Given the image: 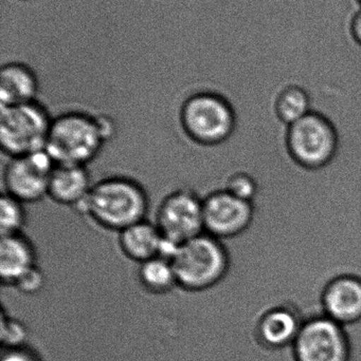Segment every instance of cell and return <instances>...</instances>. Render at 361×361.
Masks as SVG:
<instances>
[{"label":"cell","mask_w":361,"mask_h":361,"mask_svg":"<svg viewBox=\"0 0 361 361\" xmlns=\"http://www.w3.org/2000/svg\"><path fill=\"white\" fill-rule=\"evenodd\" d=\"M114 133L108 116L71 110L53 118L45 150L55 164L88 166Z\"/></svg>","instance_id":"cell-1"},{"label":"cell","mask_w":361,"mask_h":361,"mask_svg":"<svg viewBox=\"0 0 361 361\" xmlns=\"http://www.w3.org/2000/svg\"><path fill=\"white\" fill-rule=\"evenodd\" d=\"M148 195L138 180L125 176H112L93 184L78 212L105 231L120 233L146 219Z\"/></svg>","instance_id":"cell-2"},{"label":"cell","mask_w":361,"mask_h":361,"mask_svg":"<svg viewBox=\"0 0 361 361\" xmlns=\"http://www.w3.org/2000/svg\"><path fill=\"white\" fill-rule=\"evenodd\" d=\"M171 262L178 288L191 293L216 288L231 271L228 246L206 233L178 246Z\"/></svg>","instance_id":"cell-3"},{"label":"cell","mask_w":361,"mask_h":361,"mask_svg":"<svg viewBox=\"0 0 361 361\" xmlns=\"http://www.w3.org/2000/svg\"><path fill=\"white\" fill-rule=\"evenodd\" d=\"M179 124L186 137L196 145L222 147L235 135L237 112L226 95L216 91H201L182 103Z\"/></svg>","instance_id":"cell-4"},{"label":"cell","mask_w":361,"mask_h":361,"mask_svg":"<svg viewBox=\"0 0 361 361\" xmlns=\"http://www.w3.org/2000/svg\"><path fill=\"white\" fill-rule=\"evenodd\" d=\"M53 118L40 102L2 107L0 146L8 158L46 149Z\"/></svg>","instance_id":"cell-5"},{"label":"cell","mask_w":361,"mask_h":361,"mask_svg":"<svg viewBox=\"0 0 361 361\" xmlns=\"http://www.w3.org/2000/svg\"><path fill=\"white\" fill-rule=\"evenodd\" d=\"M154 223L165 241L182 245L205 233L203 199L191 189H176L159 204Z\"/></svg>","instance_id":"cell-6"},{"label":"cell","mask_w":361,"mask_h":361,"mask_svg":"<svg viewBox=\"0 0 361 361\" xmlns=\"http://www.w3.org/2000/svg\"><path fill=\"white\" fill-rule=\"evenodd\" d=\"M288 146L297 162L307 169H321L334 159L338 135L326 118L311 112L290 125Z\"/></svg>","instance_id":"cell-7"},{"label":"cell","mask_w":361,"mask_h":361,"mask_svg":"<svg viewBox=\"0 0 361 361\" xmlns=\"http://www.w3.org/2000/svg\"><path fill=\"white\" fill-rule=\"evenodd\" d=\"M296 361H348L350 343L343 326L326 315L303 322L295 341Z\"/></svg>","instance_id":"cell-8"},{"label":"cell","mask_w":361,"mask_h":361,"mask_svg":"<svg viewBox=\"0 0 361 361\" xmlns=\"http://www.w3.org/2000/svg\"><path fill=\"white\" fill-rule=\"evenodd\" d=\"M54 165L46 150L8 158L2 171L4 192L25 204L40 202L48 195L49 179Z\"/></svg>","instance_id":"cell-9"},{"label":"cell","mask_w":361,"mask_h":361,"mask_svg":"<svg viewBox=\"0 0 361 361\" xmlns=\"http://www.w3.org/2000/svg\"><path fill=\"white\" fill-rule=\"evenodd\" d=\"M205 233L229 241L247 231L254 219V205L223 188H215L203 197Z\"/></svg>","instance_id":"cell-10"},{"label":"cell","mask_w":361,"mask_h":361,"mask_svg":"<svg viewBox=\"0 0 361 361\" xmlns=\"http://www.w3.org/2000/svg\"><path fill=\"white\" fill-rule=\"evenodd\" d=\"M324 315L341 326L361 320V279L343 276L333 280L322 295Z\"/></svg>","instance_id":"cell-11"},{"label":"cell","mask_w":361,"mask_h":361,"mask_svg":"<svg viewBox=\"0 0 361 361\" xmlns=\"http://www.w3.org/2000/svg\"><path fill=\"white\" fill-rule=\"evenodd\" d=\"M303 322L290 305H277L263 312L256 324V336L264 347L282 349L294 345Z\"/></svg>","instance_id":"cell-12"},{"label":"cell","mask_w":361,"mask_h":361,"mask_svg":"<svg viewBox=\"0 0 361 361\" xmlns=\"http://www.w3.org/2000/svg\"><path fill=\"white\" fill-rule=\"evenodd\" d=\"M93 184L87 166L55 164L49 179L47 197L59 205L78 209L88 197Z\"/></svg>","instance_id":"cell-13"},{"label":"cell","mask_w":361,"mask_h":361,"mask_svg":"<svg viewBox=\"0 0 361 361\" xmlns=\"http://www.w3.org/2000/svg\"><path fill=\"white\" fill-rule=\"evenodd\" d=\"M38 267L37 252L25 235H2L0 242V280L2 286L15 288L17 282Z\"/></svg>","instance_id":"cell-14"},{"label":"cell","mask_w":361,"mask_h":361,"mask_svg":"<svg viewBox=\"0 0 361 361\" xmlns=\"http://www.w3.org/2000/svg\"><path fill=\"white\" fill-rule=\"evenodd\" d=\"M118 245L125 258L141 264L161 257L165 239L156 224L144 219L118 233Z\"/></svg>","instance_id":"cell-15"},{"label":"cell","mask_w":361,"mask_h":361,"mask_svg":"<svg viewBox=\"0 0 361 361\" xmlns=\"http://www.w3.org/2000/svg\"><path fill=\"white\" fill-rule=\"evenodd\" d=\"M38 82L35 73L23 63H8L0 72V104L2 107L36 101Z\"/></svg>","instance_id":"cell-16"},{"label":"cell","mask_w":361,"mask_h":361,"mask_svg":"<svg viewBox=\"0 0 361 361\" xmlns=\"http://www.w3.org/2000/svg\"><path fill=\"white\" fill-rule=\"evenodd\" d=\"M138 265V282L146 292L152 295H165L178 288L170 259L157 257Z\"/></svg>","instance_id":"cell-17"},{"label":"cell","mask_w":361,"mask_h":361,"mask_svg":"<svg viewBox=\"0 0 361 361\" xmlns=\"http://www.w3.org/2000/svg\"><path fill=\"white\" fill-rule=\"evenodd\" d=\"M277 110L282 121L290 126L311 114V97L301 87H288L280 93Z\"/></svg>","instance_id":"cell-18"},{"label":"cell","mask_w":361,"mask_h":361,"mask_svg":"<svg viewBox=\"0 0 361 361\" xmlns=\"http://www.w3.org/2000/svg\"><path fill=\"white\" fill-rule=\"evenodd\" d=\"M27 224L25 203L2 193L0 199V233L2 235L23 233Z\"/></svg>","instance_id":"cell-19"},{"label":"cell","mask_w":361,"mask_h":361,"mask_svg":"<svg viewBox=\"0 0 361 361\" xmlns=\"http://www.w3.org/2000/svg\"><path fill=\"white\" fill-rule=\"evenodd\" d=\"M220 188L250 203L254 201L259 192V184L254 176L241 169L230 171L220 183Z\"/></svg>","instance_id":"cell-20"},{"label":"cell","mask_w":361,"mask_h":361,"mask_svg":"<svg viewBox=\"0 0 361 361\" xmlns=\"http://www.w3.org/2000/svg\"><path fill=\"white\" fill-rule=\"evenodd\" d=\"M27 338L25 326L10 316L2 314L1 320V343L2 349L23 347Z\"/></svg>","instance_id":"cell-21"},{"label":"cell","mask_w":361,"mask_h":361,"mask_svg":"<svg viewBox=\"0 0 361 361\" xmlns=\"http://www.w3.org/2000/svg\"><path fill=\"white\" fill-rule=\"evenodd\" d=\"M45 284V275L40 267H36L21 278L14 288L25 295H34L42 290Z\"/></svg>","instance_id":"cell-22"},{"label":"cell","mask_w":361,"mask_h":361,"mask_svg":"<svg viewBox=\"0 0 361 361\" xmlns=\"http://www.w3.org/2000/svg\"><path fill=\"white\" fill-rule=\"evenodd\" d=\"M0 361H42V360L33 350L23 345V347L2 349Z\"/></svg>","instance_id":"cell-23"},{"label":"cell","mask_w":361,"mask_h":361,"mask_svg":"<svg viewBox=\"0 0 361 361\" xmlns=\"http://www.w3.org/2000/svg\"><path fill=\"white\" fill-rule=\"evenodd\" d=\"M351 32L354 39L361 47V8L356 12L352 19Z\"/></svg>","instance_id":"cell-24"},{"label":"cell","mask_w":361,"mask_h":361,"mask_svg":"<svg viewBox=\"0 0 361 361\" xmlns=\"http://www.w3.org/2000/svg\"><path fill=\"white\" fill-rule=\"evenodd\" d=\"M357 1H358V4H360V6H361V0H357Z\"/></svg>","instance_id":"cell-25"}]
</instances>
